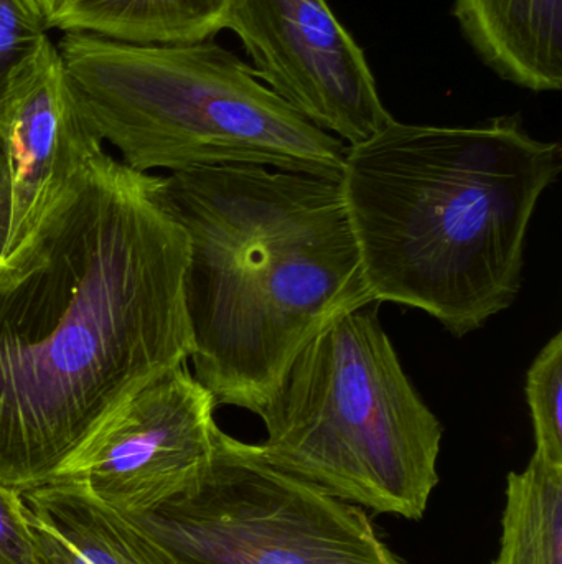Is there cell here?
Masks as SVG:
<instances>
[{"label": "cell", "instance_id": "1", "mask_svg": "<svg viewBox=\"0 0 562 564\" xmlns=\"http://www.w3.org/2000/svg\"><path fill=\"white\" fill-rule=\"evenodd\" d=\"M190 241L162 175L106 149L0 260V486L59 476L122 406L194 354Z\"/></svg>", "mask_w": 562, "mask_h": 564}, {"label": "cell", "instance_id": "2", "mask_svg": "<svg viewBox=\"0 0 562 564\" xmlns=\"http://www.w3.org/2000/svg\"><path fill=\"white\" fill-rule=\"evenodd\" d=\"M162 182L190 241L194 377L260 416L316 335L375 302L340 181L230 164Z\"/></svg>", "mask_w": 562, "mask_h": 564}, {"label": "cell", "instance_id": "3", "mask_svg": "<svg viewBox=\"0 0 562 564\" xmlns=\"http://www.w3.org/2000/svg\"><path fill=\"white\" fill-rule=\"evenodd\" d=\"M561 169L560 142L518 115L459 128L393 119L346 148L340 187L375 302L426 312L459 338L510 308Z\"/></svg>", "mask_w": 562, "mask_h": 564}, {"label": "cell", "instance_id": "4", "mask_svg": "<svg viewBox=\"0 0 562 564\" xmlns=\"http://www.w3.org/2000/svg\"><path fill=\"white\" fill-rule=\"evenodd\" d=\"M56 46L92 128L132 171L250 164L342 177L346 145L213 39L137 45L65 33Z\"/></svg>", "mask_w": 562, "mask_h": 564}, {"label": "cell", "instance_id": "5", "mask_svg": "<svg viewBox=\"0 0 562 564\" xmlns=\"http://www.w3.org/2000/svg\"><path fill=\"white\" fill-rule=\"evenodd\" d=\"M368 307L335 318L297 355L261 411L260 447L333 499L421 520L439 484L444 427Z\"/></svg>", "mask_w": 562, "mask_h": 564}, {"label": "cell", "instance_id": "6", "mask_svg": "<svg viewBox=\"0 0 562 564\" xmlns=\"http://www.w3.org/2000/svg\"><path fill=\"white\" fill-rule=\"evenodd\" d=\"M132 519L180 564H406L362 507L284 473L260 444L220 427L200 477L155 512Z\"/></svg>", "mask_w": 562, "mask_h": 564}, {"label": "cell", "instance_id": "7", "mask_svg": "<svg viewBox=\"0 0 562 564\" xmlns=\"http://www.w3.org/2000/svg\"><path fill=\"white\" fill-rule=\"evenodd\" d=\"M224 29L271 91L349 148L395 119L365 52L327 0H228Z\"/></svg>", "mask_w": 562, "mask_h": 564}, {"label": "cell", "instance_id": "8", "mask_svg": "<svg viewBox=\"0 0 562 564\" xmlns=\"http://www.w3.org/2000/svg\"><path fill=\"white\" fill-rule=\"evenodd\" d=\"M214 403L187 364L139 390L69 460L56 479H75L128 517L155 512L184 494L213 454Z\"/></svg>", "mask_w": 562, "mask_h": 564}, {"label": "cell", "instance_id": "9", "mask_svg": "<svg viewBox=\"0 0 562 564\" xmlns=\"http://www.w3.org/2000/svg\"><path fill=\"white\" fill-rule=\"evenodd\" d=\"M0 141L12 187L7 253L29 234L66 181L104 149L52 39L0 109Z\"/></svg>", "mask_w": 562, "mask_h": 564}, {"label": "cell", "instance_id": "10", "mask_svg": "<svg viewBox=\"0 0 562 564\" xmlns=\"http://www.w3.org/2000/svg\"><path fill=\"white\" fill-rule=\"evenodd\" d=\"M33 564H180L132 517L99 502L75 479L22 494Z\"/></svg>", "mask_w": 562, "mask_h": 564}, {"label": "cell", "instance_id": "11", "mask_svg": "<svg viewBox=\"0 0 562 564\" xmlns=\"http://www.w3.org/2000/svg\"><path fill=\"white\" fill-rule=\"evenodd\" d=\"M452 15L495 75L528 91H560L562 0H454Z\"/></svg>", "mask_w": 562, "mask_h": 564}, {"label": "cell", "instance_id": "12", "mask_svg": "<svg viewBox=\"0 0 562 564\" xmlns=\"http://www.w3.org/2000/svg\"><path fill=\"white\" fill-rule=\"evenodd\" d=\"M228 0H55L48 30L137 45L213 39L223 30Z\"/></svg>", "mask_w": 562, "mask_h": 564}, {"label": "cell", "instance_id": "13", "mask_svg": "<svg viewBox=\"0 0 562 564\" xmlns=\"http://www.w3.org/2000/svg\"><path fill=\"white\" fill-rule=\"evenodd\" d=\"M492 564H562V466L533 453L524 470L508 474Z\"/></svg>", "mask_w": 562, "mask_h": 564}, {"label": "cell", "instance_id": "14", "mask_svg": "<svg viewBox=\"0 0 562 564\" xmlns=\"http://www.w3.org/2000/svg\"><path fill=\"white\" fill-rule=\"evenodd\" d=\"M535 433V454L562 466V334L541 348L525 383Z\"/></svg>", "mask_w": 562, "mask_h": 564}, {"label": "cell", "instance_id": "15", "mask_svg": "<svg viewBox=\"0 0 562 564\" xmlns=\"http://www.w3.org/2000/svg\"><path fill=\"white\" fill-rule=\"evenodd\" d=\"M48 40L45 17L33 0H0V109Z\"/></svg>", "mask_w": 562, "mask_h": 564}, {"label": "cell", "instance_id": "16", "mask_svg": "<svg viewBox=\"0 0 562 564\" xmlns=\"http://www.w3.org/2000/svg\"><path fill=\"white\" fill-rule=\"evenodd\" d=\"M0 564H33L22 494L0 486Z\"/></svg>", "mask_w": 562, "mask_h": 564}, {"label": "cell", "instance_id": "17", "mask_svg": "<svg viewBox=\"0 0 562 564\" xmlns=\"http://www.w3.org/2000/svg\"><path fill=\"white\" fill-rule=\"evenodd\" d=\"M10 220H12V187H10L5 151L0 141V260L5 253L7 241H9Z\"/></svg>", "mask_w": 562, "mask_h": 564}, {"label": "cell", "instance_id": "18", "mask_svg": "<svg viewBox=\"0 0 562 564\" xmlns=\"http://www.w3.org/2000/svg\"><path fill=\"white\" fill-rule=\"evenodd\" d=\"M33 2L38 6V9L42 10L43 17H48V13L52 12L53 3H55V0H33Z\"/></svg>", "mask_w": 562, "mask_h": 564}]
</instances>
